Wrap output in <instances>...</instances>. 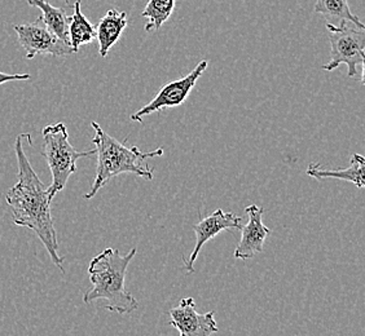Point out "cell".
<instances>
[{
    "instance_id": "cell-5",
    "label": "cell",
    "mask_w": 365,
    "mask_h": 336,
    "mask_svg": "<svg viewBox=\"0 0 365 336\" xmlns=\"http://www.w3.org/2000/svg\"><path fill=\"white\" fill-rule=\"evenodd\" d=\"M329 31L330 60L325 63L323 70L333 71L339 65L347 66V75H358L356 66H364L365 28H358L347 22L341 28H334L327 23Z\"/></svg>"
},
{
    "instance_id": "cell-6",
    "label": "cell",
    "mask_w": 365,
    "mask_h": 336,
    "mask_svg": "<svg viewBox=\"0 0 365 336\" xmlns=\"http://www.w3.org/2000/svg\"><path fill=\"white\" fill-rule=\"evenodd\" d=\"M207 65L209 63L204 60L198 63L187 77L166 84L150 103H148L147 105L143 106L140 110H138L131 115V120L143 123V118L147 115L162 112L170 107L182 105L184 101L190 96L192 90L195 88L197 80L202 77L204 71L207 69Z\"/></svg>"
},
{
    "instance_id": "cell-12",
    "label": "cell",
    "mask_w": 365,
    "mask_h": 336,
    "mask_svg": "<svg viewBox=\"0 0 365 336\" xmlns=\"http://www.w3.org/2000/svg\"><path fill=\"white\" fill-rule=\"evenodd\" d=\"M127 26L126 12L109 9L106 16L98 21L96 38L98 42L100 56L106 57L109 49L120 41L123 30Z\"/></svg>"
},
{
    "instance_id": "cell-10",
    "label": "cell",
    "mask_w": 365,
    "mask_h": 336,
    "mask_svg": "<svg viewBox=\"0 0 365 336\" xmlns=\"http://www.w3.org/2000/svg\"><path fill=\"white\" fill-rule=\"evenodd\" d=\"M245 212L247 223L241 228L242 236L233 253V256L240 260L252 259L263 251L266 239L271 234V229L263 223L264 210L262 207L252 204L246 207Z\"/></svg>"
},
{
    "instance_id": "cell-13",
    "label": "cell",
    "mask_w": 365,
    "mask_h": 336,
    "mask_svg": "<svg viewBox=\"0 0 365 336\" xmlns=\"http://www.w3.org/2000/svg\"><path fill=\"white\" fill-rule=\"evenodd\" d=\"M314 12L322 14L327 23L334 28H341L347 22H351L358 28H365L358 16L352 14L347 0H317Z\"/></svg>"
},
{
    "instance_id": "cell-9",
    "label": "cell",
    "mask_w": 365,
    "mask_h": 336,
    "mask_svg": "<svg viewBox=\"0 0 365 336\" xmlns=\"http://www.w3.org/2000/svg\"><path fill=\"white\" fill-rule=\"evenodd\" d=\"M241 228H242L241 217L232 214V212H225L220 209L212 212L209 216L202 219L200 223L193 225V231L196 233V245H195L193 251L190 252V258L184 259L185 269L190 273L195 272L193 266H195L197 258L206 242L215 238L222 231H233V229L241 231Z\"/></svg>"
},
{
    "instance_id": "cell-11",
    "label": "cell",
    "mask_w": 365,
    "mask_h": 336,
    "mask_svg": "<svg viewBox=\"0 0 365 336\" xmlns=\"http://www.w3.org/2000/svg\"><path fill=\"white\" fill-rule=\"evenodd\" d=\"M364 157L361 154H354L350 161V166L342 169H325L320 167L317 163H311L307 168V175L317 179V180H325V179H338L354 184L358 189H363L365 187L364 176Z\"/></svg>"
},
{
    "instance_id": "cell-16",
    "label": "cell",
    "mask_w": 365,
    "mask_h": 336,
    "mask_svg": "<svg viewBox=\"0 0 365 336\" xmlns=\"http://www.w3.org/2000/svg\"><path fill=\"white\" fill-rule=\"evenodd\" d=\"M175 8V0H149L147 7L141 16L147 19L145 31H152L153 28H161L162 25L169 20Z\"/></svg>"
},
{
    "instance_id": "cell-1",
    "label": "cell",
    "mask_w": 365,
    "mask_h": 336,
    "mask_svg": "<svg viewBox=\"0 0 365 336\" xmlns=\"http://www.w3.org/2000/svg\"><path fill=\"white\" fill-rule=\"evenodd\" d=\"M25 136L26 133L19 135L16 139L14 152L19 164V182L8 190L6 202L12 212L14 224L36 231L51 260L63 273V259L58 255L57 233L51 215L52 198L24 152L22 139Z\"/></svg>"
},
{
    "instance_id": "cell-17",
    "label": "cell",
    "mask_w": 365,
    "mask_h": 336,
    "mask_svg": "<svg viewBox=\"0 0 365 336\" xmlns=\"http://www.w3.org/2000/svg\"><path fill=\"white\" fill-rule=\"evenodd\" d=\"M31 79L30 74H6L0 71V85L7 82H17V80H29Z\"/></svg>"
},
{
    "instance_id": "cell-4",
    "label": "cell",
    "mask_w": 365,
    "mask_h": 336,
    "mask_svg": "<svg viewBox=\"0 0 365 336\" xmlns=\"http://www.w3.org/2000/svg\"><path fill=\"white\" fill-rule=\"evenodd\" d=\"M42 154L48 163L52 182L47 188L48 196L53 199L63 191L71 177L77 171V161L96 154V150L78 152L69 142L68 128L63 123L49 125L43 130Z\"/></svg>"
},
{
    "instance_id": "cell-2",
    "label": "cell",
    "mask_w": 365,
    "mask_h": 336,
    "mask_svg": "<svg viewBox=\"0 0 365 336\" xmlns=\"http://www.w3.org/2000/svg\"><path fill=\"white\" fill-rule=\"evenodd\" d=\"M138 250L133 248L126 255L113 247H108L91 260L88 274L92 288L86 293L83 301L104 300V308L118 315L133 313L139 307V301L126 290L127 268Z\"/></svg>"
},
{
    "instance_id": "cell-3",
    "label": "cell",
    "mask_w": 365,
    "mask_h": 336,
    "mask_svg": "<svg viewBox=\"0 0 365 336\" xmlns=\"http://www.w3.org/2000/svg\"><path fill=\"white\" fill-rule=\"evenodd\" d=\"M91 126L95 130L92 142L96 145L95 150L98 154V167L91 189L85 194L86 199L93 198L98 194V190L103 189L108 182L120 174H134L149 182L153 179L152 169L141 166L140 162L148 158L161 157L163 149H155L148 153L141 152L138 147H126V141L120 142L114 139L96 122H92Z\"/></svg>"
},
{
    "instance_id": "cell-7",
    "label": "cell",
    "mask_w": 365,
    "mask_h": 336,
    "mask_svg": "<svg viewBox=\"0 0 365 336\" xmlns=\"http://www.w3.org/2000/svg\"><path fill=\"white\" fill-rule=\"evenodd\" d=\"M14 28L29 60L34 58L36 55L58 57L74 53L69 44L63 42L52 31H49L41 17L31 23L16 25Z\"/></svg>"
},
{
    "instance_id": "cell-15",
    "label": "cell",
    "mask_w": 365,
    "mask_h": 336,
    "mask_svg": "<svg viewBox=\"0 0 365 336\" xmlns=\"http://www.w3.org/2000/svg\"><path fill=\"white\" fill-rule=\"evenodd\" d=\"M28 3L29 6L39 8L42 11L41 20L49 28V31H52L63 42L69 44V17L63 8L53 7L47 0H28Z\"/></svg>"
},
{
    "instance_id": "cell-8",
    "label": "cell",
    "mask_w": 365,
    "mask_h": 336,
    "mask_svg": "<svg viewBox=\"0 0 365 336\" xmlns=\"http://www.w3.org/2000/svg\"><path fill=\"white\" fill-rule=\"evenodd\" d=\"M170 325L179 331L180 336H211L218 332L215 313H198L192 298H185L180 304L169 310Z\"/></svg>"
},
{
    "instance_id": "cell-14",
    "label": "cell",
    "mask_w": 365,
    "mask_h": 336,
    "mask_svg": "<svg viewBox=\"0 0 365 336\" xmlns=\"http://www.w3.org/2000/svg\"><path fill=\"white\" fill-rule=\"evenodd\" d=\"M69 44L74 53H77L79 48L85 44H90L93 39H96V28L91 22L87 20L85 14L81 9V0L74 3V14L69 17Z\"/></svg>"
}]
</instances>
